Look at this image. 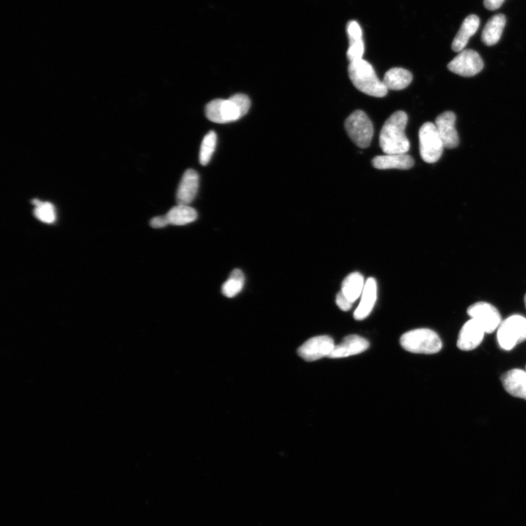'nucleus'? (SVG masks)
<instances>
[{
	"mask_svg": "<svg viewBox=\"0 0 526 526\" xmlns=\"http://www.w3.org/2000/svg\"><path fill=\"white\" fill-rule=\"evenodd\" d=\"M408 117L402 110L394 112L385 122L380 136V144L385 155L406 154L410 143L405 134Z\"/></svg>",
	"mask_w": 526,
	"mask_h": 526,
	"instance_id": "nucleus-1",
	"label": "nucleus"
},
{
	"mask_svg": "<svg viewBox=\"0 0 526 526\" xmlns=\"http://www.w3.org/2000/svg\"><path fill=\"white\" fill-rule=\"evenodd\" d=\"M251 106L248 96L236 94L227 100L215 99L205 107V115L212 122L226 124L245 116Z\"/></svg>",
	"mask_w": 526,
	"mask_h": 526,
	"instance_id": "nucleus-2",
	"label": "nucleus"
},
{
	"mask_svg": "<svg viewBox=\"0 0 526 526\" xmlns=\"http://www.w3.org/2000/svg\"><path fill=\"white\" fill-rule=\"evenodd\" d=\"M348 73L353 85L366 95L375 98L387 96L388 89L367 61L361 59L350 63Z\"/></svg>",
	"mask_w": 526,
	"mask_h": 526,
	"instance_id": "nucleus-3",
	"label": "nucleus"
},
{
	"mask_svg": "<svg viewBox=\"0 0 526 526\" xmlns=\"http://www.w3.org/2000/svg\"><path fill=\"white\" fill-rule=\"evenodd\" d=\"M402 347L415 354H433L442 348V342L434 331L420 328L405 333L400 339Z\"/></svg>",
	"mask_w": 526,
	"mask_h": 526,
	"instance_id": "nucleus-4",
	"label": "nucleus"
},
{
	"mask_svg": "<svg viewBox=\"0 0 526 526\" xmlns=\"http://www.w3.org/2000/svg\"><path fill=\"white\" fill-rule=\"evenodd\" d=\"M497 340L501 348L506 351L526 341V318L515 314L504 319L498 328Z\"/></svg>",
	"mask_w": 526,
	"mask_h": 526,
	"instance_id": "nucleus-5",
	"label": "nucleus"
},
{
	"mask_svg": "<svg viewBox=\"0 0 526 526\" xmlns=\"http://www.w3.org/2000/svg\"><path fill=\"white\" fill-rule=\"evenodd\" d=\"M345 129L350 139L361 148L368 147L373 136L371 120L363 110H355L347 119Z\"/></svg>",
	"mask_w": 526,
	"mask_h": 526,
	"instance_id": "nucleus-6",
	"label": "nucleus"
},
{
	"mask_svg": "<svg viewBox=\"0 0 526 526\" xmlns=\"http://www.w3.org/2000/svg\"><path fill=\"white\" fill-rule=\"evenodd\" d=\"M420 153L427 163H435L442 157L444 144L435 123L426 122L419 132Z\"/></svg>",
	"mask_w": 526,
	"mask_h": 526,
	"instance_id": "nucleus-7",
	"label": "nucleus"
},
{
	"mask_svg": "<svg viewBox=\"0 0 526 526\" xmlns=\"http://www.w3.org/2000/svg\"><path fill=\"white\" fill-rule=\"evenodd\" d=\"M447 68L461 77H473L482 70L484 63L477 51L464 49L448 64Z\"/></svg>",
	"mask_w": 526,
	"mask_h": 526,
	"instance_id": "nucleus-8",
	"label": "nucleus"
},
{
	"mask_svg": "<svg viewBox=\"0 0 526 526\" xmlns=\"http://www.w3.org/2000/svg\"><path fill=\"white\" fill-rule=\"evenodd\" d=\"M334 347V341L331 337L319 335L306 342L297 349V354L306 361L313 362L326 357L329 358Z\"/></svg>",
	"mask_w": 526,
	"mask_h": 526,
	"instance_id": "nucleus-9",
	"label": "nucleus"
},
{
	"mask_svg": "<svg viewBox=\"0 0 526 526\" xmlns=\"http://www.w3.org/2000/svg\"><path fill=\"white\" fill-rule=\"evenodd\" d=\"M467 314L474 319L486 333H492L501 323V316L498 309L486 302H477L469 307Z\"/></svg>",
	"mask_w": 526,
	"mask_h": 526,
	"instance_id": "nucleus-10",
	"label": "nucleus"
},
{
	"mask_svg": "<svg viewBox=\"0 0 526 526\" xmlns=\"http://www.w3.org/2000/svg\"><path fill=\"white\" fill-rule=\"evenodd\" d=\"M456 116L452 111L442 113L436 120L435 125L444 146L453 149L459 145V136L456 128Z\"/></svg>",
	"mask_w": 526,
	"mask_h": 526,
	"instance_id": "nucleus-11",
	"label": "nucleus"
},
{
	"mask_svg": "<svg viewBox=\"0 0 526 526\" xmlns=\"http://www.w3.org/2000/svg\"><path fill=\"white\" fill-rule=\"evenodd\" d=\"M485 333L483 328L471 318L461 329L457 346L463 351L473 350L481 345Z\"/></svg>",
	"mask_w": 526,
	"mask_h": 526,
	"instance_id": "nucleus-12",
	"label": "nucleus"
},
{
	"mask_svg": "<svg viewBox=\"0 0 526 526\" xmlns=\"http://www.w3.org/2000/svg\"><path fill=\"white\" fill-rule=\"evenodd\" d=\"M369 348V342L358 335H349L342 343L335 345L329 359H337L359 354Z\"/></svg>",
	"mask_w": 526,
	"mask_h": 526,
	"instance_id": "nucleus-13",
	"label": "nucleus"
},
{
	"mask_svg": "<svg viewBox=\"0 0 526 526\" xmlns=\"http://www.w3.org/2000/svg\"><path fill=\"white\" fill-rule=\"evenodd\" d=\"M198 188V174L193 169L186 171L177 190V200L178 204L189 205L195 198Z\"/></svg>",
	"mask_w": 526,
	"mask_h": 526,
	"instance_id": "nucleus-14",
	"label": "nucleus"
},
{
	"mask_svg": "<svg viewBox=\"0 0 526 526\" xmlns=\"http://www.w3.org/2000/svg\"><path fill=\"white\" fill-rule=\"evenodd\" d=\"M361 297L359 306L354 312V318L359 321H364L370 315L376 302H377L378 285L377 281L373 278H368L366 281Z\"/></svg>",
	"mask_w": 526,
	"mask_h": 526,
	"instance_id": "nucleus-15",
	"label": "nucleus"
},
{
	"mask_svg": "<svg viewBox=\"0 0 526 526\" xmlns=\"http://www.w3.org/2000/svg\"><path fill=\"white\" fill-rule=\"evenodd\" d=\"M502 385L511 396L526 401V371L515 368L501 376Z\"/></svg>",
	"mask_w": 526,
	"mask_h": 526,
	"instance_id": "nucleus-16",
	"label": "nucleus"
},
{
	"mask_svg": "<svg viewBox=\"0 0 526 526\" xmlns=\"http://www.w3.org/2000/svg\"><path fill=\"white\" fill-rule=\"evenodd\" d=\"M347 32L349 40V46L347 52L348 60L352 63L363 58L364 53V43L363 31L360 25L351 21L347 25Z\"/></svg>",
	"mask_w": 526,
	"mask_h": 526,
	"instance_id": "nucleus-17",
	"label": "nucleus"
},
{
	"mask_svg": "<svg viewBox=\"0 0 526 526\" xmlns=\"http://www.w3.org/2000/svg\"><path fill=\"white\" fill-rule=\"evenodd\" d=\"M480 25V18L476 15H469L465 18L452 44V49L456 53L464 50L469 39L475 34Z\"/></svg>",
	"mask_w": 526,
	"mask_h": 526,
	"instance_id": "nucleus-18",
	"label": "nucleus"
},
{
	"mask_svg": "<svg viewBox=\"0 0 526 526\" xmlns=\"http://www.w3.org/2000/svg\"><path fill=\"white\" fill-rule=\"evenodd\" d=\"M372 165L379 170H387V169L408 170L414 166L415 161L407 154L385 155L374 158Z\"/></svg>",
	"mask_w": 526,
	"mask_h": 526,
	"instance_id": "nucleus-19",
	"label": "nucleus"
},
{
	"mask_svg": "<svg viewBox=\"0 0 526 526\" xmlns=\"http://www.w3.org/2000/svg\"><path fill=\"white\" fill-rule=\"evenodd\" d=\"M506 23V16L502 13L491 18L482 33L483 44L487 46H492L498 44L501 39Z\"/></svg>",
	"mask_w": 526,
	"mask_h": 526,
	"instance_id": "nucleus-20",
	"label": "nucleus"
},
{
	"mask_svg": "<svg viewBox=\"0 0 526 526\" xmlns=\"http://www.w3.org/2000/svg\"><path fill=\"white\" fill-rule=\"evenodd\" d=\"M412 79V75L409 70L394 68L385 73L383 83L387 89L399 91L409 86Z\"/></svg>",
	"mask_w": 526,
	"mask_h": 526,
	"instance_id": "nucleus-21",
	"label": "nucleus"
},
{
	"mask_svg": "<svg viewBox=\"0 0 526 526\" xmlns=\"http://www.w3.org/2000/svg\"><path fill=\"white\" fill-rule=\"evenodd\" d=\"M365 283L361 274L359 272L350 274L343 281L341 292L354 304L361 296Z\"/></svg>",
	"mask_w": 526,
	"mask_h": 526,
	"instance_id": "nucleus-22",
	"label": "nucleus"
},
{
	"mask_svg": "<svg viewBox=\"0 0 526 526\" xmlns=\"http://www.w3.org/2000/svg\"><path fill=\"white\" fill-rule=\"evenodd\" d=\"M166 217L169 224L181 226L195 222L198 218V213L188 205L178 204L167 212Z\"/></svg>",
	"mask_w": 526,
	"mask_h": 526,
	"instance_id": "nucleus-23",
	"label": "nucleus"
},
{
	"mask_svg": "<svg viewBox=\"0 0 526 526\" xmlns=\"http://www.w3.org/2000/svg\"><path fill=\"white\" fill-rule=\"evenodd\" d=\"M245 283V277L240 269H234L229 278L225 281L222 291L225 297L231 298L236 296L243 289Z\"/></svg>",
	"mask_w": 526,
	"mask_h": 526,
	"instance_id": "nucleus-24",
	"label": "nucleus"
},
{
	"mask_svg": "<svg viewBox=\"0 0 526 526\" xmlns=\"http://www.w3.org/2000/svg\"><path fill=\"white\" fill-rule=\"evenodd\" d=\"M33 205L35 206L34 216L42 222L51 224L55 222L56 215L53 204L49 202H42L39 200H34Z\"/></svg>",
	"mask_w": 526,
	"mask_h": 526,
	"instance_id": "nucleus-25",
	"label": "nucleus"
},
{
	"mask_svg": "<svg viewBox=\"0 0 526 526\" xmlns=\"http://www.w3.org/2000/svg\"><path fill=\"white\" fill-rule=\"evenodd\" d=\"M217 136L214 131L210 132L204 137L200 150V162L202 165H207L214 153Z\"/></svg>",
	"mask_w": 526,
	"mask_h": 526,
	"instance_id": "nucleus-26",
	"label": "nucleus"
},
{
	"mask_svg": "<svg viewBox=\"0 0 526 526\" xmlns=\"http://www.w3.org/2000/svg\"><path fill=\"white\" fill-rule=\"evenodd\" d=\"M335 302L337 306L344 312L349 311L353 305V303H352L350 300L347 299L342 292H340L337 294Z\"/></svg>",
	"mask_w": 526,
	"mask_h": 526,
	"instance_id": "nucleus-27",
	"label": "nucleus"
},
{
	"mask_svg": "<svg viewBox=\"0 0 526 526\" xmlns=\"http://www.w3.org/2000/svg\"><path fill=\"white\" fill-rule=\"evenodd\" d=\"M150 224H151V226L154 229H163L169 224V222L166 215L160 216L153 218L151 222H150Z\"/></svg>",
	"mask_w": 526,
	"mask_h": 526,
	"instance_id": "nucleus-28",
	"label": "nucleus"
},
{
	"mask_svg": "<svg viewBox=\"0 0 526 526\" xmlns=\"http://www.w3.org/2000/svg\"><path fill=\"white\" fill-rule=\"evenodd\" d=\"M505 0H484L485 7L489 11L499 9L504 3Z\"/></svg>",
	"mask_w": 526,
	"mask_h": 526,
	"instance_id": "nucleus-29",
	"label": "nucleus"
},
{
	"mask_svg": "<svg viewBox=\"0 0 526 526\" xmlns=\"http://www.w3.org/2000/svg\"><path fill=\"white\" fill-rule=\"evenodd\" d=\"M524 303H525V309H526V294H525V297H524Z\"/></svg>",
	"mask_w": 526,
	"mask_h": 526,
	"instance_id": "nucleus-30",
	"label": "nucleus"
}]
</instances>
